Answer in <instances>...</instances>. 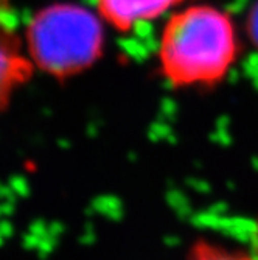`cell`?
I'll return each mask as SVG.
<instances>
[{
    "mask_svg": "<svg viewBox=\"0 0 258 260\" xmlns=\"http://www.w3.org/2000/svg\"><path fill=\"white\" fill-rule=\"evenodd\" d=\"M243 49V27L230 11L193 0L162 20L156 45L157 74L171 89H215L230 77Z\"/></svg>",
    "mask_w": 258,
    "mask_h": 260,
    "instance_id": "cell-1",
    "label": "cell"
},
{
    "mask_svg": "<svg viewBox=\"0 0 258 260\" xmlns=\"http://www.w3.org/2000/svg\"><path fill=\"white\" fill-rule=\"evenodd\" d=\"M106 30L95 10L58 2L30 17L23 44L34 70L64 81L87 72L103 58Z\"/></svg>",
    "mask_w": 258,
    "mask_h": 260,
    "instance_id": "cell-2",
    "label": "cell"
},
{
    "mask_svg": "<svg viewBox=\"0 0 258 260\" xmlns=\"http://www.w3.org/2000/svg\"><path fill=\"white\" fill-rule=\"evenodd\" d=\"M36 72L11 14L0 7V114Z\"/></svg>",
    "mask_w": 258,
    "mask_h": 260,
    "instance_id": "cell-3",
    "label": "cell"
},
{
    "mask_svg": "<svg viewBox=\"0 0 258 260\" xmlns=\"http://www.w3.org/2000/svg\"><path fill=\"white\" fill-rule=\"evenodd\" d=\"M190 2L193 0H93V10L109 30L131 33L142 25L165 20Z\"/></svg>",
    "mask_w": 258,
    "mask_h": 260,
    "instance_id": "cell-4",
    "label": "cell"
},
{
    "mask_svg": "<svg viewBox=\"0 0 258 260\" xmlns=\"http://www.w3.org/2000/svg\"><path fill=\"white\" fill-rule=\"evenodd\" d=\"M187 260H258V257L210 240H196L187 254Z\"/></svg>",
    "mask_w": 258,
    "mask_h": 260,
    "instance_id": "cell-5",
    "label": "cell"
},
{
    "mask_svg": "<svg viewBox=\"0 0 258 260\" xmlns=\"http://www.w3.org/2000/svg\"><path fill=\"white\" fill-rule=\"evenodd\" d=\"M244 38L258 50V2L250 8L247 19H246V27L243 28Z\"/></svg>",
    "mask_w": 258,
    "mask_h": 260,
    "instance_id": "cell-6",
    "label": "cell"
}]
</instances>
